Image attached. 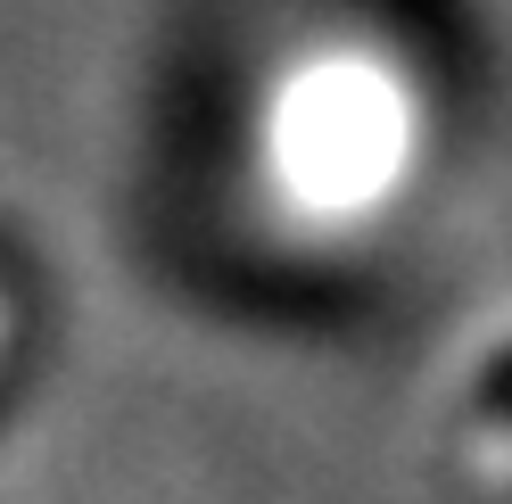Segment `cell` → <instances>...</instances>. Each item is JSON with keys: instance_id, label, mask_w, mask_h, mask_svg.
<instances>
[{"instance_id": "6da1fadb", "label": "cell", "mask_w": 512, "mask_h": 504, "mask_svg": "<svg viewBox=\"0 0 512 504\" xmlns=\"http://www.w3.org/2000/svg\"><path fill=\"white\" fill-rule=\"evenodd\" d=\"M413 149H422V91H413V67H397L380 42H306L273 75L265 157L306 191L356 199L413 166Z\"/></svg>"}]
</instances>
